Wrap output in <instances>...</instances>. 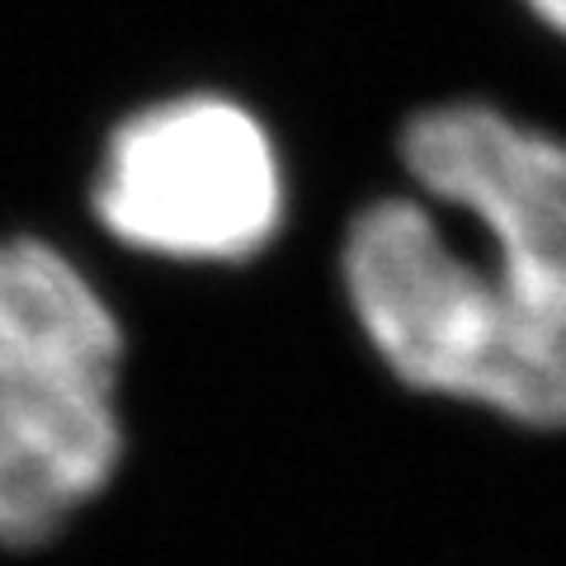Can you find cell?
<instances>
[{"label": "cell", "instance_id": "1", "mask_svg": "<svg viewBox=\"0 0 566 566\" xmlns=\"http://www.w3.org/2000/svg\"><path fill=\"white\" fill-rule=\"evenodd\" d=\"M335 293L354 340L406 397L515 434H566V326L416 189L374 193L345 218Z\"/></svg>", "mask_w": 566, "mask_h": 566}, {"label": "cell", "instance_id": "2", "mask_svg": "<svg viewBox=\"0 0 566 566\" xmlns=\"http://www.w3.org/2000/svg\"><path fill=\"white\" fill-rule=\"evenodd\" d=\"M128 322L43 232H0V547L43 553L128 463Z\"/></svg>", "mask_w": 566, "mask_h": 566}, {"label": "cell", "instance_id": "3", "mask_svg": "<svg viewBox=\"0 0 566 566\" xmlns=\"http://www.w3.org/2000/svg\"><path fill=\"white\" fill-rule=\"evenodd\" d=\"M85 208L123 255L166 270H245L289 227L283 151L251 104L180 91L123 114L95 156Z\"/></svg>", "mask_w": 566, "mask_h": 566}, {"label": "cell", "instance_id": "4", "mask_svg": "<svg viewBox=\"0 0 566 566\" xmlns=\"http://www.w3.org/2000/svg\"><path fill=\"white\" fill-rule=\"evenodd\" d=\"M406 189L491 251L566 326V137L491 99H449L406 118Z\"/></svg>", "mask_w": 566, "mask_h": 566}, {"label": "cell", "instance_id": "5", "mask_svg": "<svg viewBox=\"0 0 566 566\" xmlns=\"http://www.w3.org/2000/svg\"><path fill=\"white\" fill-rule=\"evenodd\" d=\"M528 10H534V20L547 29V33H557V39L566 43V0H524Z\"/></svg>", "mask_w": 566, "mask_h": 566}]
</instances>
